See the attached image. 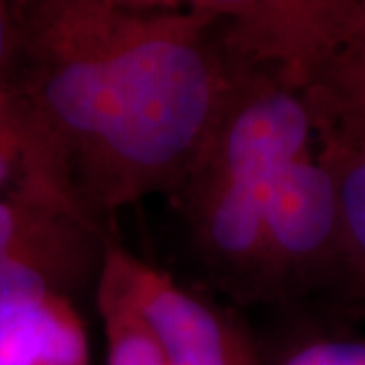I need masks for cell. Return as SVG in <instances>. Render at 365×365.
Listing matches in <instances>:
<instances>
[{"label":"cell","mask_w":365,"mask_h":365,"mask_svg":"<svg viewBox=\"0 0 365 365\" xmlns=\"http://www.w3.org/2000/svg\"><path fill=\"white\" fill-rule=\"evenodd\" d=\"M21 57L19 2L0 0V81L14 78Z\"/></svg>","instance_id":"cell-13"},{"label":"cell","mask_w":365,"mask_h":365,"mask_svg":"<svg viewBox=\"0 0 365 365\" xmlns=\"http://www.w3.org/2000/svg\"><path fill=\"white\" fill-rule=\"evenodd\" d=\"M0 365H90L86 327L73 300L0 313Z\"/></svg>","instance_id":"cell-9"},{"label":"cell","mask_w":365,"mask_h":365,"mask_svg":"<svg viewBox=\"0 0 365 365\" xmlns=\"http://www.w3.org/2000/svg\"><path fill=\"white\" fill-rule=\"evenodd\" d=\"M211 0L126 2L76 175L83 213L104 215L185 187L234 88Z\"/></svg>","instance_id":"cell-1"},{"label":"cell","mask_w":365,"mask_h":365,"mask_svg":"<svg viewBox=\"0 0 365 365\" xmlns=\"http://www.w3.org/2000/svg\"><path fill=\"white\" fill-rule=\"evenodd\" d=\"M110 242L100 223L78 211L0 197V264H39L71 300L88 287L96 290Z\"/></svg>","instance_id":"cell-5"},{"label":"cell","mask_w":365,"mask_h":365,"mask_svg":"<svg viewBox=\"0 0 365 365\" xmlns=\"http://www.w3.org/2000/svg\"><path fill=\"white\" fill-rule=\"evenodd\" d=\"M302 98L321 144L319 157L365 148V0H353L349 23Z\"/></svg>","instance_id":"cell-8"},{"label":"cell","mask_w":365,"mask_h":365,"mask_svg":"<svg viewBox=\"0 0 365 365\" xmlns=\"http://www.w3.org/2000/svg\"><path fill=\"white\" fill-rule=\"evenodd\" d=\"M321 160L337 179L353 287L357 299L365 302V148Z\"/></svg>","instance_id":"cell-11"},{"label":"cell","mask_w":365,"mask_h":365,"mask_svg":"<svg viewBox=\"0 0 365 365\" xmlns=\"http://www.w3.org/2000/svg\"><path fill=\"white\" fill-rule=\"evenodd\" d=\"M114 256L136 309L157 335L169 365H264L237 319L118 244Z\"/></svg>","instance_id":"cell-4"},{"label":"cell","mask_w":365,"mask_h":365,"mask_svg":"<svg viewBox=\"0 0 365 365\" xmlns=\"http://www.w3.org/2000/svg\"><path fill=\"white\" fill-rule=\"evenodd\" d=\"M0 197L86 215L63 158L14 79L0 81Z\"/></svg>","instance_id":"cell-6"},{"label":"cell","mask_w":365,"mask_h":365,"mask_svg":"<svg viewBox=\"0 0 365 365\" xmlns=\"http://www.w3.org/2000/svg\"><path fill=\"white\" fill-rule=\"evenodd\" d=\"M234 76L222 118L191 179L264 189L294 160L313 155V118L302 93L278 79L246 71Z\"/></svg>","instance_id":"cell-2"},{"label":"cell","mask_w":365,"mask_h":365,"mask_svg":"<svg viewBox=\"0 0 365 365\" xmlns=\"http://www.w3.org/2000/svg\"><path fill=\"white\" fill-rule=\"evenodd\" d=\"M93 297L104 325L106 365H169L163 345L132 300L114 256V242L106 248Z\"/></svg>","instance_id":"cell-10"},{"label":"cell","mask_w":365,"mask_h":365,"mask_svg":"<svg viewBox=\"0 0 365 365\" xmlns=\"http://www.w3.org/2000/svg\"><path fill=\"white\" fill-rule=\"evenodd\" d=\"M278 365H365V341L311 339L290 349Z\"/></svg>","instance_id":"cell-12"},{"label":"cell","mask_w":365,"mask_h":365,"mask_svg":"<svg viewBox=\"0 0 365 365\" xmlns=\"http://www.w3.org/2000/svg\"><path fill=\"white\" fill-rule=\"evenodd\" d=\"M262 213L268 290L309 284L329 268H343L353 284L339 187L319 155L294 160L262 189Z\"/></svg>","instance_id":"cell-3"},{"label":"cell","mask_w":365,"mask_h":365,"mask_svg":"<svg viewBox=\"0 0 365 365\" xmlns=\"http://www.w3.org/2000/svg\"><path fill=\"white\" fill-rule=\"evenodd\" d=\"M185 189L209 258L237 278L268 290L262 189L220 179H191Z\"/></svg>","instance_id":"cell-7"}]
</instances>
